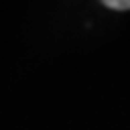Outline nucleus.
<instances>
[{"instance_id": "obj_1", "label": "nucleus", "mask_w": 130, "mask_h": 130, "mask_svg": "<svg viewBox=\"0 0 130 130\" xmlns=\"http://www.w3.org/2000/svg\"><path fill=\"white\" fill-rule=\"evenodd\" d=\"M104 6L112 10H130V0H104Z\"/></svg>"}]
</instances>
